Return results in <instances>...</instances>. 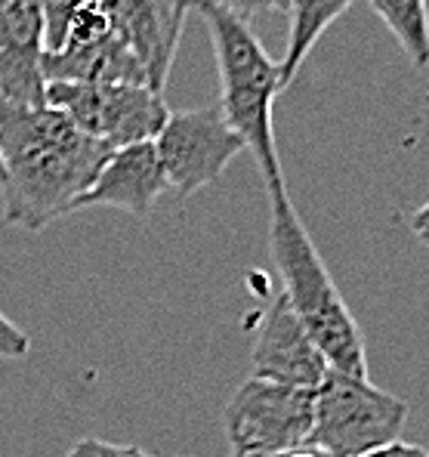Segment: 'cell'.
<instances>
[{
  "label": "cell",
  "instance_id": "obj_16",
  "mask_svg": "<svg viewBox=\"0 0 429 457\" xmlns=\"http://www.w3.org/2000/svg\"><path fill=\"white\" fill-rule=\"evenodd\" d=\"M65 457H152L139 445H115V442L103 439H80L69 448Z\"/></svg>",
  "mask_w": 429,
  "mask_h": 457
},
{
  "label": "cell",
  "instance_id": "obj_18",
  "mask_svg": "<svg viewBox=\"0 0 429 457\" xmlns=\"http://www.w3.org/2000/svg\"><path fill=\"white\" fill-rule=\"evenodd\" d=\"M213 4L232 10L235 16H241L244 22L260 16V12H285L287 16V0H213Z\"/></svg>",
  "mask_w": 429,
  "mask_h": 457
},
{
  "label": "cell",
  "instance_id": "obj_8",
  "mask_svg": "<svg viewBox=\"0 0 429 457\" xmlns=\"http://www.w3.org/2000/svg\"><path fill=\"white\" fill-rule=\"evenodd\" d=\"M46 84H136L149 87L145 69L111 31L99 4H87L69 22L59 50L44 53ZM152 90V87H149Z\"/></svg>",
  "mask_w": 429,
  "mask_h": 457
},
{
  "label": "cell",
  "instance_id": "obj_3",
  "mask_svg": "<svg viewBox=\"0 0 429 457\" xmlns=\"http://www.w3.org/2000/svg\"><path fill=\"white\" fill-rule=\"evenodd\" d=\"M198 16L204 19L210 31L213 56H217L219 71V109L232 130L244 139L247 152L253 154L263 177L266 189L285 183L278 158V143H275L272 109L281 87L278 62L263 50V44L251 31V25L232 10L213 4V0H198Z\"/></svg>",
  "mask_w": 429,
  "mask_h": 457
},
{
  "label": "cell",
  "instance_id": "obj_2",
  "mask_svg": "<svg viewBox=\"0 0 429 457\" xmlns=\"http://www.w3.org/2000/svg\"><path fill=\"white\" fill-rule=\"evenodd\" d=\"M269 251L285 281V297L325 353L334 371L367 378L361 328L331 278L287 186H269Z\"/></svg>",
  "mask_w": 429,
  "mask_h": 457
},
{
  "label": "cell",
  "instance_id": "obj_17",
  "mask_svg": "<svg viewBox=\"0 0 429 457\" xmlns=\"http://www.w3.org/2000/svg\"><path fill=\"white\" fill-rule=\"evenodd\" d=\"M29 353H31V337L16 321H10L0 312V359H6V361L29 359Z\"/></svg>",
  "mask_w": 429,
  "mask_h": 457
},
{
  "label": "cell",
  "instance_id": "obj_1",
  "mask_svg": "<svg viewBox=\"0 0 429 457\" xmlns=\"http://www.w3.org/2000/svg\"><path fill=\"white\" fill-rule=\"evenodd\" d=\"M4 223L40 232L90 192L111 149L59 109H0Z\"/></svg>",
  "mask_w": 429,
  "mask_h": 457
},
{
  "label": "cell",
  "instance_id": "obj_10",
  "mask_svg": "<svg viewBox=\"0 0 429 457\" xmlns=\"http://www.w3.org/2000/svg\"><path fill=\"white\" fill-rule=\"evenodd\" d=\"M44 53L40 0H0V109H44Z\"/></svg>",
  "mask_w": 429,
  "mask_h": 457
},
{
  "label": "cell",
  "instance_id": "obj_15",
  "mask_svg": "<svg viewBox=\"0 0 429 457\" xmlns=\"http://www.w3.org/2000/svg\"><path fill=\"white\" fill-rule=\"evenodd\" d=\"M93 0H40L44 6V19H46V53L59 50L69 31V22L84 10Z\"/></svg>",
  "mask_w": 429,
  "mask_h": 457
},
{
  "label": "cell",
  "instance_id": "obj_13",
  "mask_svg": "<svg viewBox=\"0 0 429 457\" xmlns=\"http://www.w3.org/2000/svg\"><path fill=\"white\" fill-rule=\"evenodd\" d=\"M352 6V0H287V46L278 62L281 87H291L315 44Z\"/></svg>",
  "mask_w": 429,
  "mask_h": 457
},
{
  "label": "cell",
  "instance_id": "obj_12",
  "mask_svg": "<svg viewBox=\"0 0 429 457\" xmlns=\"http://www.w3.org/2000/svg\"><path fill=\"white\" fill-rule=\"evenodd\" d=\"M164 192H170V183L158 161L155 143H139L109 154L103 170L93 179L90 192L78 201L75 211L115 207V211H127L133 217H149Z\"/></svg>",
  "mask_w": 429,
  "mask_h": 457
},
{
  "label": "cell",
  "instance_id": "obj_9",
  "mask_svg": "<svg viewBox=\"0 0 429 457\" xmlns=\"http://www.w3.org/2000/svg\"><path fill=\"white\" fill-rule=\"evenodd\" d=\"M120 44L139 59L149 87L164 96L186 19L198 0H96Z\"/></svg>",
  "mask_w": 429,
  "mask_h": 457
},
{
  "label": "cell",
  "instance_id": "obj_22",
  "mask_svg": "<svg viewBox=\"0 0 429 457\" xmlns=\"http://www.w3.org/2000/svg\"><path fill=\"white\" fill-rule=\"evenodd\" d=\"M4 177H6V170H4V154H0V186H4Z\"/></svg>",
  "mask_w": 429,
  "mask_h": 457
},
{
  "label": "cell",
  "instance_id": "obj_21",
  "mask_svg": "<svg viewBox=\"0 0 429 457\" xmlns=\"http://www.w3.org/2000/svg\"><path fill=\"white\" fill-rule=\"evenodd\" d=\"M278 457H327V454L315 452L312 445H303V448H293V452H285V454H278Z\"/></svg>",
  "mask_w": 429,
  "mask_h": 457
},
{
  "label": "cell",
  "instance_id": "obj_4",
  "mask_svg": "<svg viewBox=\"0 0 429 457\" xmlns=\"http://www.w3.org/2000/svg\"><path fill=\"white\" fill-rule=\"evenodd\" d=\"M408 402L367 378L327 371L315 389V423L309 445L327 457H365L401 439Z\"/></svg>",
  "mask_w": 429,
  "mask_h": 457
},
{
  "label": "cell",
  "instance_id": "obj_19",
  "mask_svg": "<svg viewBox=\"0 0 429 457\" xmlns=\"http://www.w3.org/2000/svg\"><path fill=\"white\" fill-rule=\"evenodd\" d=\"M365 457H429V448L424 445H414V442H392V445L380 448V452H371Z\"/></svg>",
  "mask_w": 429,
  "mask_h": 457
},
{
  "label": "cell",
  "instance_id": "obj_14",
  "mask_svg": "<svg viewBox=\"0 0 429 457\" xmlns=\"http://www.w3.org/2000/svg\"><path fill=\"white\" fill-rule=\"evenodd\" d=\"M377 19L392 31L414 69H429V4L426 0H367Z\"/></svg>",
  "mask_w": 429,
  "mask_h": 457
},
{
  "label": "cell",
  "instance_id": "obj_5",
  "mask_svg": "<svg viewBox=\"0 0 429 457\" xmlns=\"http://www.w3.org/2000/svg\"><path fill=\"white\" fill-rule=\"evenodd\" d=\"M315 423L312 389L247 378L223 411L232 457H278L309 445Z\"/></svg>",
  "mask_w": 429,
  "mask_h": 457
},
{
  "label": "cell",
  "instance_id": "obj_6",
  "mask_svg": "<svg viewBox=\"0 0 429 457\" xmlns=\"http://www.w3.org/2000/svg\"><path fill=\"white\" fill-rule=\"evenodd\" d=\"M46 105L75 120L111 152L155 143L170 109L161 93L136 84H46Z\"/></svg>",
  "mask_w": 429,
  "mask_h": 457
},
{
  "label": "cell",
  "instance_id": "obj_20",
  "mask_svg": "<svg viewBox=\"0 0 429 457\" xmlns=\"http://www.w3.org/2000/svg\"><path fill=\"white\" fill-rule=\"evenodd\" d=\"M408 226H411V232L417 235L424 245H429V201H426L424 207H420L417 213H414L411 220H408Z\"/></svg>",
  "mask_w": 429,
  "mask_h": 457
},
{
  "label": "cell",
  "instance_id": "obj_7",
  "mask_svg": "<svg viewBox=\"0 0 429 457\" xmlns=\"http://www.w3.org/2000/svg\"><path fill=\"white\" fill-rule=\"evenodd\" d=\"M244 139L232 130L219 105L170 112L164 130L155 137V152L164 177L179 198L213 186L244 152Z\"/></svg>",
  "mask_w": 429,
  "mask_h": 457
},
{
  "label": "cell",
  "instance_id": "obj_11",
  "mask_svg": "<svg viewBox=\"0 0 429 457\" xmlns=\"http://www.w3.org/2000/svg\"><path fill=\"white\" fill-rule=\"evenodd\" d=\"M327 371L331 365H327L325 353L306 331L287 297L285 294L275 297L260 321L257 343L251 353V378L315 393L327 378Z\"/></svg>",
  "mask_w": 429,
  "mask_h": 457
}]
</instances>
